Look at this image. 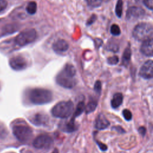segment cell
<instances>
[{
	"label": "cell",
	"instance_id": "1",
	"mask_svg": "<svg viewBox=\"0 0 153 153\" xmlns=\"http://www.w3.org/2000/svg\"><path fill=\"white\" fill-rule=\"evenodd\" d=\"M76 69L71 64H66L63 69L57 75V83L66 88H72L76 85Z\"/></svg>",
	"mask_w": 153,
	"mask_h": 153
},
{
	"label": "cell",
	"instance_id": "2",
	"mask_svg": "<svg viewBox=\"0 0 153 153\" xmlns=\"http://www.w3.org/2000/svg\"><path fill=\"white\" fill-rule=\"evenodd\" d=\"M29 99L35 105H43L49 103L52 100L53 94L49 90L36 88L29 91Z\"/></svg>",
	"mask_w": 153,
	"mask_h": 153
},
{
	"label": "cell",
	"instance_id": "3",
	"mask_svg": "<svg viewBox=\"0 0 153 153\" xmlns=\"http://www.w3.org/2000/svg\"><path fill=\"white\" fill-rule=\"evenodd\" d=\"M152 26L148 23L137 24L133 29L132 35L135 39L139 41H144L152 38Z\"/></svg>",
	"mask_w": 153,
	"mask_h": 153
},
{
	"label": "cell",
	"instance_id": "4",
	"mask_svg": "<svg viewBox=\"0 0 153 153\" xmlns=\"http://www.w3.org/2000/svg\"><path fill=\"white\" fill-rule=\"evenodd\" d=\"M74 110V104L72 102L62 101L55 105L51 109V114L54 117L60 118H68Z\"/></svg>",
	"mask_w": 153,
	"mask_h": 153
},
{
	"label": "cell",
	"instance_id": "5",
	"mask_svg": "<svg viewBox=\"0 0 153 153\" xmlns=\"http://www.w3.org/2000/svg\"><path fill=\"white\" fill-rule=\"evenodd\" d=\"M13 132L16 137L20 142L28 141L32 136V130L23 123L16 124L13 127Z\"/></svg>",
	"mask_w": 153,
	"mask_h": 153
},
{
	"label": "cell",
	"instance_id": "6",
	"mask_svg": "<svg viewBox=\"0 0 153 153\" xmlns=\"http://www.w3.org/2000/svg\"><path fill=\"white\" fill-rule=\"evenodd\" d=\"M37 36L34 29H27L21 32L16 38L15 42L19 46H25L33 42Z\"/></svg>",
	"mask_w": 153,
	"mask_h": 153
},
{
	"label": "cell",
	"instance_id": "7",
	"mask_svg": "<svg viewBox=\"0 0 153 153\" xmlns=\"http://www.w3.org/2000/svg\"><path fill=\"white\" fill-rule=\"evenodd\" d=\"M53 144V140L52 138L45 134L38 136L33 142V146L37 149H50Z\"/></svg>",
	"mask_w": 153,
	"mask_h": 153
},
{
	"label": "cell",
	"instance_id": "8",
	"mask_svg": "<svg viewBox=\"0 0 153 153\" xmlns=\"http://www.w3.org/2000/svg\"><path fill=\"white\" fill-rule=\"evenodd\" d=\"M9 63L11 68L16 71L25 69L27 66L26 59L21 55H17L11 58Z\"/></svg>",
	"mask_w": 153,
	"mask_h": 153
},
{
	"label": "cell",
	"instance_id": "9",
	"mask_svg": "<svg viewBox=\"0 0 153 153\" xmlns=\"http://www.w3.org/2000/svg\"><path fill=\"white\" fill-rule=\"evenodd\" d=\"M145 10L137 6H132L128 8L126 12V18L128 20H136L143 17Z\"/></svg>",
	"mask_w": 153,
	"mask_h": 153
},
{
	"label": "cell",
	"instance_id": "10",
	"mask_svg": "<svg viewBox=\"0 0 153 153\" xmlns=\"http://www.w3.org/2000/svg\"><path fill=\"white\" fill-rule=\"evenodd\" d=\"M153 62L151 60L145 62L140 68L139 75L144 79H151L153 76Z\"/></svg>",
	"mask_w": 153,
	"mask_h": 153
},
{
	"label": "cell",
	"instance_id": "11",
	"mask_svg": "<svg viewBox=\"0 0 153 153\" xmlns=\"http://www.w3.org/2000/svg\"><path fill=\"white\" fill-rule=\"evenodd\" d=\"M48 117L41 113H37L33 115L30 118V121L32 123L36 126H46L48 123Z\"/></svg>",
	"mask_w": 153,
	"mask_h": 153
},
{
	"label": "cell",
	"instance_id": "12",
	"mask_svg": "<svg viewBox=\"0 0 153 153\" xmlns=\"http://www.w3.org/2000/svg\"><path fill=\"white\" fill-rule=\"evenodd\" d=\"M152 48H153V41L152 38L147 39L143 41L140 47L141 53L146 56H152Z\"/></svg>",
	"mask_w": 153,
	"mask_h": 153
},
{
	"label": "cell",
	"instance_id": "13",
	"mask_svg": "<svg viewBox=\"0 0 153 153\" xmlns=\"http://www.w3.org/2000/svg\"><path fill=\"white\" fill-rule=\"evenodd\" d=\"M52 48L56 53H63L68 50L69 44L65 39H59L53 44Z\"/></svg>",
	"mask_w": 153,
	"mask_h": 153
},
{
	"label": "cell",
	"instance_id": "14",
	"mask_svg": "<svg viewBox=\"0 0 153 153\" xmlns=\"http://www.w3.org/2000/svg\"><path fill=\"white\" fill-rule=\"evenodd\" d=\"M110 123L103 114H99L95 121V127L98 130L106 128Z\"/></svg>",
	"mask_w": 153,
	"mask_h": 153
},
{
	"label": "cell",
	"instance_id": "15",
	"mask_svg": "<svg viewBox=\"0 0 153 153\" xmlns=\"http://www.w3.org/2000/svg\"><path fill=\"white\" fill-rule=\"evenodd\" d=\"M131 56V50L130 44H128L127 47L124 51L123 56H122V63L124 66H127L130 63V59Z\"/></svg>",
	"mask_w": 153,
	"mask_h": 153
},
{
	"label": "cell",
	"instance_id": "16",
	"mask_svg": "<svg viewBox=\"0 0 153 153\" xmlns=\"http://www.w3.org/2000/svg\"><path fill=\"white\" fill-rule=\"evenodd\" d=\"M123 100V96L122 93H115V94H114L111 102V106L113 108H118L122 104Z\"/></svg>",
	"mask_w": 153,
	"mask_h": 153
},
{
	"label": "cell",
	"instance_id": "17",
	"mask_svg": "<svg viewBox=\"0 0 153 153\" xmlns=\"http://www.w3.org/2000/svg\"><path fill=\"white\" fill-rule=\"evenodd\" d=\"M75 117H72L71 119L62 127V130L66 132H73L76 130V126L75 123Z\"/></svg>",
	"mask_w": 153,
	"mask_h": 153
},
{
	"label": "cell",
	"instance_id": "18",
	"mask_svg": "<svg viewBox=\"0 0 153 153\" xmlns=\"http://www.w3.org/2000/svg\"><path fill=\"white\" fill-rule=\"evenodd\" d=\"M97 105V103L96 100H91L90 101H89L87 105L85 106V112L87 114H89L93 112L96 109Z\"/></svg>",
	"mask_w": 153,
	"mask_h": 153
},
{
	"label": "cell",
	"instance_id": "19",
	"mask_svg": "<svg viewBox=\"0 0 153 153\" xmlns=\"http://www.w3.org/2000/svg\"><path fill=\"white\" fill-rule=\"evenodd\" d=\"M26 9V11L29 14H31V15L34 14L37 10V4L34 1L29 2L27 4Z\"/></svg>",
	"mask_w": 153,
	"mask_h": 153
},
{
	"label": "cell",
	"instance_id": "20",
	"mask_svg": "<svg viewBox=\"0 0 153 153\" xmlns=\"http://www.w3.org/2000/svg\"><path fill=\"white\" fill-rule=\"evenodd\" d=\"M106 49L108 51H111L113 52H117L119 50V45L117 43L115 42V41L110 40L109 42H108Z\"/></svg>",
	"mask_w": 153,
	"mask_h": 153
},
{
	"label": "cell",
	"instance_id": "21",
	"mask_svg": "<svg viewBox=\"0 0 153 153\" xmlns=\"http://www.w3.org/2000/svg\"><path fill=\"white\" fill-rule=\"evenodd\" d=\"M85 104H84V102L83 101H81V102H79L78 103V104L76 106V108L74 112V115L73 117L76 118V117L80 115L82 112L84 111L85 109Z\"/></svg>",
	"mask_w": 153,
	"mask_h": 153
},
{
	"label": "cell",
	"instance_id": "22",
	"mask_svg": "<svg viewBox=\"0 0 153 153\" xmlns=\"http://www.w3.org/2000/svg\"><path fill=\"white\" fill-rule=\"evenodd\" d=\"M123 0H118L115 8V11L117 16L118 17H121L122 16L123 13Z\"/></svg>",
	"mask_w": 153,
	"mask_h": 153
},
{
	"label": "cell",
	"instance_id": "23",
	"mask_svg": "<svg viewBox=\"0 0 153 153\" xmlns=\"http://www.w3.org/2000/svg\"><path fill=\"white\" fill-rule=\"evenodd\" d=\"M110 32L111 33L112 35H114V36H118L120 35L121 33V30L120 27L116 25V24H114L111 26V29H110Z\"/></svg>",
	"mask_w": 153,
	"mask_h": 153
},
{
	"label": "cell",
	"instance_id": "24",
	"mask_svg": "<svg viewBox=\"0 0 153 153\" xmlns=\"http://www.w3.org/2000/svg\"><path fill=\"white\" fill-rule=\"evenodd\" d=\"M119 62V58L117 56H114L112 57H109L107 59V62L109 65H114L118 63Z\"/></svg>",
	"mask_w": 153,
	"mask_h": 153
},
{
	"label": "cell",
	"instance_id": "25",
	"mask_svg": "<svg viewBox=\"0 0 153 153\" xmlns=\"http://www.w3.org/2000/svg\"><path fill=\"white\" fill-rule=\"evenodd\" d=\"M123 115L124 118V119L127 121H130L132 118V114L131 112L127 109H125L123 111Z\"/></svg>",
	"mask_w": 153,
	"mask_h": 153
},
{
	"label": "cell",
	"instance_id": "26",
	"mask_svg": "<svg viewBox=\"0 0 153 153\" xmlns=\"http://www.w3.org/2000/svg\"><path fill=\"white\" fill-rule=\"evenodd\" d=\"M7 135V131L5 128L1 124H0V140H3L6 137Z\"/></svg>",
	"mask_w": 153,
	"mask_h": 153
},
{
	"label": "cell",
	"instance_id": "27",
	"mask_svg": "<svg viewBox=\"0 0 153 153\" xmlns=\"http://www.w3.org/2000/svg\"><path fill=\"white\" fill-rule=\"evenodd\" d=\"M101 88H102V84H101V82L100 81H97L94 85V91L96 92H97V93L100 94V91H101Z\"/></svg>",
	"mask_w": 153,
	"mask_h": 153
},
{
	"label": "cell",
	"instance_id": "28",
	"mask_svg": "<svg viewBox=\"0 0 153 153\" xmlns=\"http://www.w3.org/2000/svg\"><path fill=\"white\" fill-rule=\"evenodd\" d=\"M144 5L150 10L153 9V0H143V1Z\"/></svg>",
	"mask_w": 153,
	"mask_h": 153
},
{
	"label": "cell",
	"instance_id": "29",
	"mask_svg": "<svg viewBox=\"0 0 153 153\" xmlns=\"http://www.w3.org/2000/svg\"><path fill=\"white\" fill-rule=\"evenodd\" d=\"M96 19H97V16L96 14H92L90 17L87 20V22H86V25L87 26H89V25H92L96 20Z\"/></svg>",
	"mask_w": 153,
	"mask_h": 153
},
{
	"label": "cell",
	"instance_id": "30",
	"mask_svg": "<svg viewBox=\"0 0 153 153\" xmlns=\"http://www.w3.org/2000/svg\"><path fill=\"white\" fill-rule=\"evenodd\" d=\"M96 143H97V145L99 146V147L100 148V149L102 150V151H106V149H107V146L105 145V144H104V143H103L102 142H100V141H98V140H96Z\"/></svg>",
	"mask_w": 153,
	"mask_h": 153
},
{
	"label": "cell",
	"instance_id": "31",
	"mask_svg": "<svg viewBox=\"0 0 153 153\" xmlns=\"http://www.w3.org/2000/svg\"><path fill=\"white\" fill-rule=\"evenodd\" d=\"M7 6V2L5 0H0V12L2 11L6 8Z\"/></svg>",
	"mask_w": 153,
	"mask_h": 153
},
{
	"label": "cell",
	"instance_id": "32",
	"mask_svg": "<svg viewBox=\"0 0 153 153\" xmlns=\"http://www.w3.org/2000/svg\"><path fill=\"white\" fill-rule=\"evenodd\" d=\"M101 1L102 0H91V4L94 7H97L100 4Z\"/></svg>",
	"mask_w": 153,
	"mask_h": 153
},
{
	"label": "cell",
	"instance_id": "33",
	"mask_svg": "<svg viewBox=\"0 0 153 153\" xmlns=\"http://www.w3.org/2000/svg\"><path fill=\"white\" fill-rule=\"evenodd\" d=\"M138 131H139V132L143 136L145 134V133H146V128L144 127H143V126H141V127H140L139 128V129H138Z\"/></svg>",
	"mask_w": 153,
	"mask_h": 153
},
{
	"label": "cell",
	"instance_id": "34",
	"mask_svg": "<svg viewBox=\"0 0 153 153\" xmlns=\"http://www.w3.org/2000/svg\"><path fill=\"white\" fill-rule=\"evenodd\" d=\"M114 128L117 131H118L120 133H124L125 132V130L121 126H115V127L114 126Z\"/></svg>",
	"mask_w": 153,
	"mask_h": 153
},
{
	"label": "cell",
	"instance_id": "35",
	"mask_svg": "<svg viewBox=\"0 0 153 153\" xmlns=\"http://www.w3.org/2000/svg\"><path fill=\"white\" fill-rule=\"evenodd\" d=\"M97 41H98V42L97 41V40H96V42H95V43H96V47H100V46L102 44V43H103L101 39H97Z\"/></svg>",
	"mask_w": 153,
	"mask_h": 153
},
{
	"label": "cell",
	"instance_id": "36",
	"mask_svg": "<svg viewBox=\"0 0 153 153\" xmlns=\"http://www.w3.org/2000/svg\"><path fill=\"white\" fill-rule=\"evenodd\" d=\"M52 153H59L58 149H56V148H55V149H54V151H53V152H52Z\"/></svg>",
	"mask_w": 153,
	"mask_h": 153
}]
</instances>
